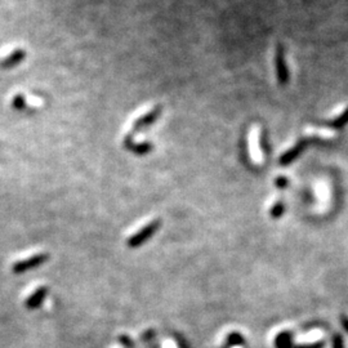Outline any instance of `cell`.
Listing matches in <instances>:
<instances>
[{
    "label": "cell",
    "instance_id": "6da1fadb",
    "mask_svg": "<svg viewBox=\"0 0 348 348\" xmlns=\"http://www.w3.org/2000/svg\"><path fill=\"white\" fill-rule=\"evenodd\" d=\"M48 258L47 254L44 253H36V254H32V256H29L24 260H20L17 262L14 263L12 266V270H13L14 273H21L25 272V271L30 270V268H34V267L39 266L43 262H45Z\"/></svg>",
    "mask_w": 348,
    "mask_h": 348
},
{
    "label": "cell",
    "instance_id": "7a4b0ae2",
    "mask_svg": "<svg viewBox=\"0 0 348 348\" xmlns=\"http://www.w3.org/2000/svg\"><path fill=\"white\" fill-rule=\"evenodd\" d=\"M157 226H159V222H157V221H152V222H150L148 225L145 226V227H142L140 231L136 232L134 235L130 236L129 240H128V245L138 246L140 244H142L145 240L148 239V237L156 231Z\"/></svg>",
    "mask_w": 348,
    "mask_h": 348
},
{
    "label": "cell",
    "instance_id": "3957f363",
    "mask_svg": "<svg viewBox=\"0 0 348 348\" xmlns=\"http://www.w3.org/2000/svg\"><path fill=\"white\" fill-rule=\"evenodd\" d=\"M324 338V331L320 329H314V330L303 333V334L297 335L294 338V343L295 345H314L316 342L321 341Z\"/></svg>",
    "mask_w": 348,
    "mask_h": 348
},
{
    "label": "cell",
    "instance_id": "277c9868",
    "mask_svg": "<svg viewBox=\"0 0 348 348\" xmlns=\"http://www.w3.org/2000/svg\"><path fill=\"white\" fill-rule=\"evenodd\" d=\"M45 291H47V288L41 287L39 289H36L34 293L31 294L30 297L26 300V307L28 308H35L38 307L39 304L41 303L43 298L45 297Z\"/></svg>",
    "mask_w": 348,
    "mask_h": 348
},
{
    "label": "cell",
    "instance_id": "5b68a950",
    "mask_svg": "<svg viewBox=\"0 0 348 348\" xmlns=\"http://www.w3.org/2000/svg\"><path fill=\"white\" fill-rule=\"evenodd\" d=\"M302 147H303V145L298 144L297 146H294V148H291V150L288 151L287 154H284L283 157H281V164H288V163H290V161L293 160L294 157L297 156L298 152H300Z\"/></svg>",
    "mask_w": 348,
    "mask_h": 348
},
{
    "label": "cell",
    "instance_id": "8992f818",
    "mask_svg": "<svg viewBox=\"0 0 348 348\" xmlns=\"http://www.w3.org/2000/svg\"><path fill=\"white\" fill-rule=\"evenodd\" d=\"M347 123H348V109L345 110V111H343L337 119H334L333 121H331V124H333L335 128H342V126H345Z\"/></svg>",
    "mask_w": 348,
    "mask_h": 348
},
{
    "label": "cell",
    "instance_id": "52a82bcc",
    "mask_svg": "<svg viewBox=\"0 0 348 348\" xmlns=\"http://www.w3.org/2000/svg\"><path fill=\"white\" fill-rule=\"evenodd\" d=\"M276 66H277V72L280 75L281 79H285L287 75H285V66H284V59H283V53H279L277 52V59H276Z\"/></svg>",
    "mask_w": 348,
    "mask_h": 348
},
{
    "label": "cell",
    "instance_id": "ba28073f",
    "mask_svg": "<svg viewBox=\"0 0 348 348\" xmlns=\"http://www.w3.org/2000/svg\"><path fill=\"white\" fill-rule=\"evenodd\" d=\"M281 213H283V203H276V205H275L272 210H271V215H272V217H277V215H280Z\"/></svg>",
    "mask_w": 348,
    "mask_h": 348
},
{
    "label": "cell",
    "instance_id": "9c48e42d",
    "mask_svg": "<svg viewBox=\"0 0 348 348\" xmlns=\"http://www.w3.org/2000/svg\"><path fill=\"white\" fill-rule=\"evenodd\" d=\"M333 348H343V342L339 335H335L334 342H333Z\"/></svg>",
    "mask_w": 348,
    "mask_h": 348
},
{
    "label": "cell",
    "instance_id": "30bf717a",
    "mask_svg": "<svg viewBox=\"0 0 348 348\" xmlns=\"http://www.w3.org/2000/svg\"><path fill=\"white\" fill-rule=\"evenodd\" d=\"M163 348H178L177 345L174 343V341L172 339H167V341L163 342Z\"/></svg>",
    "mask_w": 348,
    "mask_h": 348
},
{
    "label": "cell",
    "instance_id": "8fae6325",
    "mask_svg": "<svg viewBox=\"0 0 348 348\" xmlns=\"http://www.w3.org/2000/svg\"><path fill=\"white\" fill-rule=\"evenodd\" d=\"M342 324H343V326H345L346 330L348 331V319L347 318H342Z\"/></svg>",
    "mask_w": 348,
    "mask_h": 348
},
{
    "label": "cell",
    "instance_id": "7c38bea8",
    "mask_svg": "<svg viewBox=\"0 0 348 348\" xmlns=\"http://www.w3.org/2000/svg\"><path fill=\"white\" fill-rule=\"evenodd\" d=\"M121 341L125 342V345L128 346V347H133V345H132V342L128 341V338H126V337H123V338H121Z\"/></svg>",
    "mask_w": 348,
    "mask_h": 348
},
{
    "label": "cell",
    "instance_id": "4fadbf2b",
    "mask_svg": "<svg viewBox=\"0 0 348 348\" xmlns=\"http://www.w3.org/2000/svg\"><path fill=\"white\" fill-rule=\"evenodd\" d=\"M232 348H244V347H242V346H233Z\"/></svg>",
    "mask_w": 348,
    "mask_h": 348
}]
</instances>
